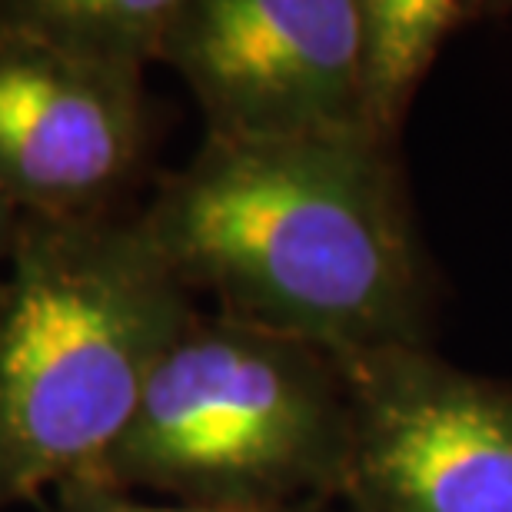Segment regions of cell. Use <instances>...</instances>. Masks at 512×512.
Wrapping results in <instances>:
<instances>
[{
  "instance_id": "8",
  "label": "cell",
  "mask_w": 512,
  "mask_h": 512,
  "mask_svg": "<svg viewBox=\"0 0 512 512\" xmlns=\"http://www.w3.org/2000/svg\"><path fill=\"white\" fill-rule=\"evenodd\" d=\"M173 10L177 0H0V34L143 77L160 60Z\"/></svg>"
},
{
  "instance_id": "10",
  "label": "cell",
  "mask_w": 512,
  "mask_h": 512,
  "mask_svg": "<svg viewBox=\"0 0 512 512\" xmlns=\"http://www.w3.org/2000/svg\"><path fill=\"white\" fill-rule=\"evenodd\" d=\"M20 217H24V210H20L17 203L0 190V286H4V280H7V266H10V253H14Z\"/></svg>"
},
{
  "instance_id": "6",
  "label": "cell",
  "mask_w": 512,
  "mask_h": 512,
  "mask_svg": "<svg viewBox=\"0 0 512 512\" xmlns=\"http://www.w3.org/2000/svg\"><path fill=\"white\" fill-rule=\"evenodd\" d=\"M150 153L143 77L0 34V190L37 217L117 213Z\"/></svg>"
},
{
  "instance_id": "2",
  "label": "cell",
  "mask_w": 512,
  "mask_h": 512,
  "mask_svg": "<svg viewBox=\"0 0 512 512\" xmlns=\"http://www.w3.org/2000/svg\"><path fill=\"white\" fill-rule=\"evenodd\" d=\"M197 313L137 213H24L0 286V512L90 483Z\"/></svg>"
},
{
  "instance_id": "3",
  "label": "cell",
  "mask_w": 512,
  "mask_h": 512,
  "mask_svg": "<svg viewBox=\"0 0 512 512\" xmlns=\"http://www.w3.org/2000/svg\"><path fill=\"white\" fill-rule=\"evenodd\" d=\"M346 446L343 360L197 310L153 366L137 413L90 483L183 506L340 503Z\"/></svg>"
},
{
  "instance_id": "5",
  "label": "cell",
  "mask_w": 512,
  "mask_h": 512,
  "mask_svg": "<svg viewBox=\"0 0 512 512\" xmlns=\"http://www.w3.org/2000/svg\"><path fill=\"white\" fill-rule=\"evenodd\" d=\"M356 57V0H177L160 50L230 143L360 130Z\"/></svg>"
},
{
  "instance_id": "9",
  "label": "cell",
  "mask_w": 512,
  "mask_h": 512,
  "mask_svg": "<svg viewBox=\"0 0 512 512\" xmlns=\"http://www.w3.org/2000/svg\"><path fill=\"white\" fill-rule=\"evenodd\" d=\"M50 512H346V509L336 499H310V503H296V506H253V509L183 506V503H153V499L120 493V489L100 483H77L54 493Z\"/></svg>"
},
{
  "instance_id": "1",
  "label": "cell",
  "mask_w": 512,
  "mask_h": 512,
  "mask_svg": "<svg viewBox=\"0 0 512 512\" xmlns=\"http://www.w3.org/2000/svg\"><path fill=\"white\" fill-rule=\"evenodd\" d=\"M137 220L173 276L230 320L336 360L433 343L439 276L403 153L360 130L203 140Z\"/></svg>"
},
{
  "instance_id": "7",
  "label": "cell",
  "mask_w": 512,
  "mask_h": 512,
  "mask_svg": "<svg viewBox=\"0 0 512 512\" xmlns=\"http://www.w3.org/2000/svg\"><path fill=\"white\" fill-rule=\"evenodd\" d=\"M356 4H360L356 120L370 140L399 147L409 104L449 37L483 20L493 7L469 0H356Z\"/></svg>"
},
{
  "instance_id": "4",
  "label": "cell",
  "mask_w": 512,
  "mask_h": 512,
  "mask_svg": "<svg viewBox=\"0 0 512 512\" xmlns=\"http://www.w3.org/2000/svg\"><path fill=\"white\" fill-rule=\"evenodd\" d=\"M343 366L346 512H512V383L459 370L433 346Z\"/></svg>"
}]
</instances>
